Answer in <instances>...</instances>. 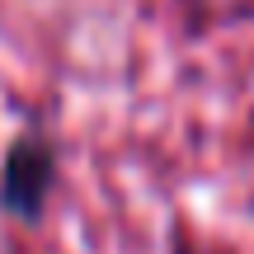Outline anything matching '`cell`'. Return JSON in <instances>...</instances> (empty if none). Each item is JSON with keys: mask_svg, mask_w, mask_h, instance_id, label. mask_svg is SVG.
Listing matches in <instances>:
<instances>
[{"mask_svg": "<svg viewBox=\"0 0 254 254\" xmlns=\"http://www.w3.org/2000/svg\"><path fill=\"white\" fill-rule=\"evenodd\" d=\"M43 179H47V160L38 151H19L14 160H9V202L24 207V212H33Z\"/></svg>", "mask_w": 254, "mask_h": 254, "instance_id": "1", "label": "cell"}]
</instances>
